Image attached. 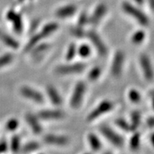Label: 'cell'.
Segmentation results:
<instances>
[{"mask_svg":"<svg viewBox=\"0 0 154 154\" xmlns=\"http://www.w3.org/2000/svg\"><path fill=\"white\" fill-rule=\"evenodd\" d=\"M59 29V24L57 22H49L47 24H45L40 32H37V33L34 34L30 39L29 40L27 43H26V46H25L24 50L26 51H30L34 47H35L36 44H38L40 42H42L44 38L48 37V36L52 34L53 33L57 31Z\"/></svg>","mask_w":154,"mask_h":154,"instance_id":"cell-1","label":"cell"},{"mask_svg":"<svg viewBox=\"0 0 154 154\" xmlns=\"http://www.w3.org/2000/svg\"><path fill=\"white\" fill-rule=\"evenodd\" d=\"M121 8L124 13L132 17L142 26H146L149 24V18L147 15L134 4L129 2H124L121 5Z\"/></svg>","mask_w":154,"mask_h":154,"instance_id":"cell-2","label":"cell"},{"mask_svg":"<svg viewBox=\"0 0 154 154\" xmlns=\"http://www.w3.org/2000/svg\"><path fill=\"white\" fill-rule=\"evenodd\" d=\"M114 108V103L110 100L105 99L100 102L96 106L88 113L86 120L88 122L95 121L96 119H99L106 113L110 112Z\"/></svg>","mask_w":154,"mask_h":154,"instance_id":"cell-3","label":"cell"},{"mask_svg":"<svg viewBox=\"0 0 154 154\" xmlns=\"http://www.w3.org/2000/svg\"><path fill=\"white\" fill-rule=\"evenodd\" d=\"M100 133L104 136L107 140H109L112 145L121 147L124 144V139L123 136L107 125H103L99 128Z\"/></svg>","mask_w":154,"mask_h":154,"instance_id":"cell-4","label":"cell"},{"mask_svg":"<svg viewBox=\"0 0 154 154\" xmlns=\"http://www.w3.org/2000/svg\"><path fill=\"white\" fill-rule=\"evenodd\" d=\"M86 91V86L84 82H79L73 90L70 99V106L74 109H78L82 104L84 95Z\"/></svg>","mask_w":154,"mask_h":154,"instance_id":"cell-5","label":"cell"},{"mask_svg":"<svg viewBox=\"0 0 154 154\" xmlns=\"http://www.w3.org/2000/svg\"><path fill=\"white\" fill-rule=\"evenodd\" d=\"M88 39L93 44L94 47L97 51L98 54L101 57H105L108 54V48L106 44L102 39V38L97 32L94 30L88 31L87 33H86Z\"/></svg>","mask_w":154,"mask_h":154,"instance_id":"cell-6","label":"cell"},{"mask_svg":"<svg viewBox=\"0 0 154 154\" xmlns=\"http://www.w3.org/2000/svg\"><path fill=\"white\" fill-rule=\"evenodd\" d=\"M86 64L82 62L66 63L57 66L56 72L61 75H70L82 73L86 69Z\"/></svg>","mask_w":154,"mask_h":154,"instance_id":"cell-7","label":"cell"},{"mask_svg":"<svg viewBox=\"0 0 154 154\" xmlns=\"http://www.w3.org/2000/svg\"><path fill=\"white\" fill-rule=\"evenodd\" d=\"M125 61V54L124 51L119 50L113 56L111 65V74L115 77H119L122 74Z\"/></svg>","mask_w":154,"mask_h":154,"instance_id":"cell-8","label":"cell"},{"mask_svg":"<svg viewBox=\"0 0 154 154\" xmlns=\"http://www.w3.org/2000/svg\"><path fill=\"white\" fill-rule=\"evenodd\" d=\"M20 94L25 99L35 102L36 103H42L44 101V96L41 92L30 86H24L20 88Z\"/></svg>","mask_w":154,"mask_h":154,"instance_id":"cell-9","label":"cell"},{"mask_svg":"<svg viewBox=\"0 0 154 154\" xmlns=\"http://www.w3.org/2000/svg\"><path fill=\"white\" fill-rule=\"evenodd\" d=\"M6 18L12 24L13 29L16 33L21 34L24 29L23 19L20 14L17 13L13 9H10L6 14Z\"/></svg>","mask_w":154,"mask_h":154,"instance_id":"cell-10","label":"cell"},{"mask_svg":"<svg viewBox=\"0 0 154 154\" xmlns=\"http://www.w3.org/2000/svg\"><path fill=\"white\" fill-rule=\"evenodd\" d=\"M139 63L143 76L146 81L151 82L153 79V70L151 61L149 56L146 54H142L140 57Z\"/></svg>","mask_w":154,"mask_h":154,"instance_id":"cell-11","label":"cell"},{"mask_svg":"<svg viewBox=\"0 0 154 154\" xmlns=\"http://www.w3.org/2000/svg\"><path fill=\"white\" fill-rule=\"evenodd\" d=\"M108 11L107 6L103 3L99 4L93 11V14L89 17V23L96 26L106 16Z\"/></svg>","mask_w":154,"mask_h":154,"instance_id":"cell-12","label":"cell"},{"mask_svg":"<svg viewBox=\"0 0 154 154\" xmlns=\"http://www.w3.org/2000/svg\"><path fill=\"white\" fill-rule=\"evenodd\" d=\"M44 141L47 144L51 146H63L69 143V138L63 135L48 134L44 136Z\"/></svg>","mask_w":154,"mask_h":154,"instance_id":"cell-13","label":"cell"},{"mask_svg":"<svg viewBox=\"0 0 154 154\" xmlns=\"http://www.w3.org/2000/svg\"><path fill=\"white\" fill-rule=\"evenodd\" d=\"M64 116V113L59 109H44L38 111L37 116L38 119L44 121L57 120L62 119Z\"/></svg>","mask_w":154,"mask_h":154,"instance_id":"cell-14","label":"cell"},{"mask_svg":"<svg viewBox=\"0 0 154 154\" xmlns=\"http://www.w3.org/2000/svg\"><path fill=\"white\" fill-rule=\"evenodd\" d=\"M77 11V7L73 4L63 5L58 8L55 11V15L57 18L65 19L72 17L76 14Z\"/></svg>","mask_w":154,"mask_h":154,"instance_id":"cell-15","label":"cell"},{"mask_svg":"<svg viewBox=\"0 0 154 154\" xmlns=\"http://www.w3.org/2000/svg\"><path fill=\"white\" fill-rule=\"evenodd\" d=\"M25 120H26L29 126L30 127V128L34 134L38 135L42 132L43 128H42V126L37 115L29 113L25 116Z\"/></svg>","mask_w":154,"mask_h":154,"instance_id":"cell-16","label":"cell"},{"mask_svg":"<svg viewBox=\"0 0 154 154\" xmlns=\"http://www.w3.org/2000/svg\"><path fill=\"white\" fill-rule=\"evenodd\" d=\"M47 94L49 101L54 106H59L62 103V98L61 94L54 86L49 85L47 88Z\"/></svg>","mask_w":154,"mask_h":154,"instance_id":"cell-17","label":"cell"},{"mask_svg":"<svg viewBox=\"0 0 154 154\" xmlns=\"http://www.w3.org/2000/svg\"><path fill=\"white\" fill-rule=\"evenodd\" d=\"M87 140L88 145H89L92 151H99L101 149V140L96 134H94V133H89L87 136Z\"/></svg>","mask_w":154,"mask_h":154,"instance_id":"cell-18","label":"cell"},{"mask_svg":"<svg viewBox=\"0 0 154 154\" xmlns=\"http://www.w3.org/2000/svg\"><path fill=\"white\" fill-rule=\"evenodd\" d=\"M0 41L4 44H5L7 47L12 49H17L19 47V44L18 41H17V39H15L13 36H9L8 34L4 33V32L0 36Z\"/></svg>","mask_w":154,"mask_h":154,"instance_id":"cell-19","label":"cell"},{"mask_svg":"<svg viewBox=\"0 0 154 154\" xmlns=\"http://www.w3.org/2000/svg\"><path fill=\"white\" fill-rule=\"evenodd\" d=\"M141 122V113L138 111H132L130 116L129 124L131 131H135L139 128Z\"/></svg>","mask_w":154,"mask_h":154,"instance_id":"cell-20","label":"cell"},{"mask_svg":"<svg viewBox=\"0 0 154 154\" xmlns=\"http://www.w3.org/2000/svg\"><path fill=\"white\" fill-rule=\"evenodd\" d=\"M133 135L131 136L128 145L131 150H137L140 147V134L135 131Z\"/></svg>","mask_w":154,"mask_h":154,"instance_id":"cell-21","label":"cell"},{"mask_svg":"<svg viewBox=\"0 0 154 154\" xmlns=\"http://www.w3.org/2000/svg\"><path fill=\"white\" fill-rule=\"evenodd\" d=\"M40 144L38 143L37 141L35 140H32V141H29L26 144H24L21 148V150L23 153H32V152L36 151L39 149Z\"/></svg>","mask_w":154,"mask_h":154,"instance_id":"cell-22","label":"cell"},{"mask_svg":"<svg viewBox=\"0 0 154 154\" xmlns=\"http://www.w3.org/2000/svg\"><path fill=\"white\" fill-rule=\"evenodd\" d=\"M91 54V48L87 44H82L77 47V55L82 58H88Z\"/></svg>","mask_w":154,"mask_h":154,"instance_id":"cell-23","label":"cell"},{"mask_svg":"<svg viewBox=\"0 0 154 154\" xmlns=\"http://www.w3.org/2000/svg\"><path fill=\"white\" fill-rule=\"evenodd\" d=\"M49 48V44L47 43H42L40 42L38 44H36L35 47H34L32 49L30 50V52L32 53V55L34 56H38L46 51H47Z\"/></svg>","mask_w":154,"mask_h":154,"instance_id":"cell-24","label":"cell"},{"mask_svg":"<svg viewBox=\"0 0 154 154\" xmlns=\"http://www.w3.org/2000/svg\"><path fill=\"white\" fill-rule=\"evenodd\" d=\"M146 38V32L144 30L139 29L136 31L134 34H132L131 41L134 44H140L144 41Z\"/></svg>","mask_w":154,"mask_h":154,"instance_id":"cell-25","label":"cell"},{"mask_svg":"<svg viewBox=\"0 0 154 154\" xmlns=\"http://www.w3.org/2000/svg\"><path fill=\"white\" fill-rule=\"evenodd\" d=\"M9 148L13 153H17L21 150V138L18 135H14L11 138Z\"/></svg>","mask_w":154,"mask_h":154,"instance_id":"cell-26","label":"cell"},{"mask_svg":"<svg viewBox=\"0 0 154 154\" xmlns=\"http://www.w3.org/2000/svg\"><path fill=\"white\" fill-rule=\"evenodd\" d=\"M128 99L134 103H138L141 101V94L136 88H131L128 92Z\"/></svg>","mask_w":154,"mask_h":154,"instance_id":"cell-27","label":"cell"},{"mask_svg":"<svg viewBox=\"0 0 154 154\" xmlns=\"http://www.w3.org/2000/svg\"><path fill=\"white\" fill-rule=\"evenodd\" d=\"M101 75V68L99 66H95L90 69L88 73V79L91 82H95L99 79Z\"/></svg>","mask_w":154,"mask_h":154,"instance_id":"cell-28","label":"cell"},{"mask_svg":"<svg viewBox=\"0 0 154 154\" xmlns=\"http://www.w3.org/2000/svg\"><path fill=\"white\" fill-rule=\"evenodd\" d=\"M77 55V47L74 43H72L69 45L67 48L65 58L66 60L68 61H72L74 59L75 57Z\"/></svg>","mask_w":154,"mask_h":154,"instance_id":"cell-29","label":"cell"},{"mask_svg":"<svg viewBox=\"0 0 154 154\" xmlns=\"http://www.w3.org/2000/svg\"><path fill=\"white\" fill-rule=\"evenodd\" d=\"M115 124L121 130L124 131L125 132H131V126L128 121H127L126 119L123 118H119L116 119L115 121Z\"/></svg>","mask_w":154,"mask_h":154,"instance_id":"cell-30","label":"cell"},{"mask_svg":"<svg viewBox=\"0 0 154 154\" xmlns=\"http://www.w3.org/2000/svg\"><path fill=\"white\" fill-rule=\"evenodd\" d=\"M13 59H14V56L11 53H6L0 56V68L9 65L12 62Z\"/></svg>","mask_w":154,"mask_h":154,"instance_id":"cell-31","label":"cell"},{"mask_svg":"<svg viewBox=\"0 0 154 154\" xmlns=\"http://www.w3.org/2000/svg\"><path fill=\"white\" fill-rule=\"evenodd\" d=\"M19 126V122L18 119L12 118L9 119L7 122L6 123V128L9 131H15L17 129H18Z\"/></svg>","mask_w":154,"mask_h":154,"instance_id":"cell-32","label":"cell"},{"mask_svg":"<svg viewBox=\"0 0 154 154\" xmlns=\"http://www.w3.org/2000/svg\"><path fill=\"white\" fill-rule=\"evenodd\" d=\"M88 23H89V16L86 13L82 12L78 19V26L84 27Z\"/></svg>","mask_w":154,"mask_h":154,"instance_id":"cell-33","label":"cell"},{"mask_svg":"<svg viewBox=\"0 0 154 154\" xmlns=\"http://www.w3.org/2000/svg\"><path fill=\"white\" fill-rule=\"evenodd\" d=\"M72 35L76 36L77 38H82L83 36L86 35V32L83 29V27L79 26H77L76 27L72 28L71 30Z\"/></svg>","mask_w":154,"mask_h":154,"instance_id":"cell-34","label":"cell"},{"mask_svg":"<svg viewBox=\"0 0 154 154\" xmlns=\"http://www.w3.org/2000/svg\"><path fill=\"white\" fill-rule=\"evenodd\" d=\"M9 148L8 143L6 141H1L0 142V153H5L7 151Z\"/></svg>","mask_w":154,"mask_h":154,"instance_id":"cell-35","label":"cell"},{"mask_svg":"<svg viewBox=\"0 0 154 154\" xmlns=\"http://www.w3.org/2000/svg\"><path fill=\"white\" fill-rule=\"evenodd\" d=\"M146 125L150 128H153L154 126V121L153 116H150L147 119V120H146Z\"/></svg>","mask_w":154,"mask_h":154,"instance_id":"cell-36","label":"cell"},{"mask_svg":"<svg viewBox=\"0 0 154 154\" xmlns=\"http://www.w3.org/2000/svg\"><path fill=\"white\" fill-rule=\"evenodd\" d=\"M134 2L136 5H142L145 2V0H134Z\"/></svg>","mask_w":154,"mask_h":154,"instance_id":"cell-37","label":"cell"},{"mask_svg":"<svg viewBox=\"0 0 154 154\" xmlns=\"http://www.w3.org/2000/svg\"><path fill=\"white\" fill-rule=\"evenodd\" d=\"M148 1H149V2L150 4V6H151V8H153V4H154V0H148Z\"/></svg>","mask_w":154,"mask_h":154,"instance_id":"cell-38","label":"cell"},{"mask_svg":"<svg viewBox=\"0 0 154 154\" xmlns=\"http://www.w3.org/2000/svg\"><path fill=\"white\" fill-rule=\"evenodd\" d=\"M18 2H20V3H22V2H24V0H18Z\"/></svg>","mask_w":154,"mask_h":154,"instance_id":"cell-39","label":"cell"},{"mask_svg":"<svg viewBox=\"0 0 154 154\" xmlns=\"http://www.w3.org/2000/svg\"><path fill=\"white\" fill-rule=\"evenodd\" d=\"M2 33H3V32L1 29H0V36H1V35L2 34Z\"/></svg>","mask_w":154,"mask_h":154,"instance_id":"cell-40","label":"cell"}]
</instances>
